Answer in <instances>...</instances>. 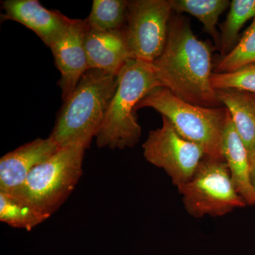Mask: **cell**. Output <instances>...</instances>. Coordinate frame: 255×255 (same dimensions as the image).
I'll use <instances>...</instances> for the list:
<instances>
[{
	"label": "cell",
	"mask_w": 255,
	"mask_h": 255,
	"mask_svg": "<svg viewBox=\"0 0 255 255\" xmlns=\"http://www.w3.org/2000/svg\"><path fill=\"white\" fill-rule=\"evenodd\" d=\"M161 87L192 105L219 108L211 85V50L194 35L185 18L172 16L163 52L152 63Z\"/></svg>",
	"instance_id": "cell-1"
},
{
	"label": "cell",
	"mask_w": 255,
	"mask_h": 255,
	"mask_svg": "<svg viewBox=\"0 0 255 255\" xmlns=\"http://www.w3.org/2000/svg\"><path fill=\"white\" fill-rule=\"evenodd\" d=\"M118 87V76L90 69L64 101L50 136L60 147L82 143L90 147L105 119Z\"/></svg>",
	"instance_id": "cell-2"
},
{
	"label": "cell",
	"mask_w": 255,
	"mask_h": 255,
	"mask_svg": "<svg viewBox=\"0 0 255 255\" xmlns=\"http://www.w3.org/2000/svg\"><path fill=\"white\" fill-rule=\"evenodd\" d=\"M161 87L151 63L130 59L118 75V87L96 135L99 147L124 150L134 147L141 137L135 108L152 89Z\"/></svg>",
	"instance_id": "cell-3"
},
{
	"label": "cell",
	"mask_w": 255,
	"mask_h": 255,
	"mask_svg": "<svg viewBox=\"0 0 255 255\" xmlns=\"http://www.w3.org/2000/svg\"><path fill=\"white\" fill-rule=\"evenodd\" d=\"M146 107L168 119L183 137L200 146L206 157L224 159L222 142L228 116L226 107L208 108L192 105L164 87L152 89L139 102L135 111Z\"/></svg>",
	"instance_id": "cell-4"
},
{
	"label": "cell",
	"mask_w": 255,
	"mask_h": 255,
	"mask_svg": "<svg viewBox=\"0 0 255 255\" xmlns=\"http://www.w3.org/2000/svg\"><path fill=\"white\" fill-rule=\"evenodd\" d=\"M87 148L82 143L60 147L32 169L22 187L10 195L29 203L50 217L67 200L80 180Z\"/></svg>",
	"instance_id": "cell-5"
},
{
	"label": "cell",
	"mask_w": 255,
	"mask_h": 255,
	"mask_svg": "<svg viewBox=\"0 0 255 255\" xmlns=\"http://www.w3.org/2000/svg\"><path fill=\"white\" fill-rule=\"evenodd\" d=\"M177 189L184 209L197 219L225 216L247 206L234 187L224 159L206 157L190 180Z\"/></svg>",
	"instance_id": "cell-6"
},
{
	"label": "cell",
	"mask_w": 255,
	"mask_h": 255,
	"mask_svg": "<svg viewBox=\"0 0 255 255\" xmlns=\"http://www.w3.org/2000/svg\"><path fill=\"white\" fill-rule=\"evenodd\" d=\"M172 11L170 0L128 1L122 32L133 59L152 63L162 54Z\"/></svg>",
	"instance_id": "cell-7"
},
{
	"label": "cell",
	"mask_w": 255,
	"mask_h": 255,
	"mask_svg": "<svg viewBox=\"0 0 255 255\" xmlns=\"http://www.w3.org/2000/svg\"><path fill=\"white\" fill-rule=\"evenodd\" d=\"M162 127L149 132L142 145L146 160L162 169L179 187L189 182L201 161L206 157L204 150L183 137L165 117Z\"/></svg>",
	"instance_id": "cell-8"
},
{
	"label": "cell",
	"mask_w": 255,
	"mask_h": 255,
	"mask_svg": "<svg viewBox=\"0 0 255 255\" xmlns=\"http://www.w3.org/2000/svg\"><path fill=\"white\" fill-rule=\"evenodd\" d=\"M87 19H73L68 28L50 47L55 65L59 70L62 99L73 93L82 76L90 70L85 48Z\"/></svg>",
	"instance_id": "cell-9"
},
{
	"label": "cell",
	"mask_w": 255,
	"mask_h": 255,
	"mask_svg": "<svg viewBox=\"0 0 255 255\" xmlns=\"http://www.w3.org/2000/svg\"><path fill=\"white\" fill-rule=\"evenodd\" d=\"M3 20L21 23L41 38L47 47L68 28L73 19L58 10L46 9L38 0H6L1 2Z\"/></svg>",
	"instance_id": "cell-10"
},
{
	"label": "cell",
	"mask_w": 255,
	"mask_h": 255,
	"mask_svg": "<svg viewBox=\"0 0 255 255\" xmlns=\"http://www.w3.org/2000/svg\"><path fill=\"white\" fill-rule=\"evenodd\" d=\"M59 148L50 137L37 138L2 156L0 159V192L11 194L17 191L32 169Z\"/></svg>",
	"instance_id": "cell-11"
},
{
	"label": "cell",
	"mask_w": 255,
	"mask_h": 255,
	"mask_svg": "<svg viewBox=\"0 0 255 255\" xmlns=\"http://www.w3.org/2000/svg\"><path fill=\"white\" fill-rule=\"evenodd\" d=\"M85 48L90 69L118 76L130 59H133L122 30L99 31L88 28Z\"/></svg>",
	"instance_id": "cell-12"
},
{
	"label": "cell",
	"mask_w": 255,
	"mask_h": 255,
	"mask_svg": "<svg viewBox=\"0 0 255 255\" xmlns=\"http://www.w3.org/2000/svg\"><path fill=\"white\" fill-rule=\"evenodd\" d=\"M222 153L238 194L247 205L255 206V191L251 182L249 155L228 110L223 135Z\"/></svg>",
	"instance_id": "cell-13"
},
{
	"label": "cell",
	"mask_w": 255,
	"mask_h": 255,
	"mask_svg": "<svg viewBox=\"0 0 255 255\" xmlns=\"http://www.w3.org/2000/svg\"><path fill=\"white\" fill-rule=\"evenodd\" d=\"M216 92L218 100L231 114L251 162L255 157V95L232 89Z\"/></svg>",
	"instance_id": "cell-14"
},
{
	"label": "cell",
	"mask_w": 255,
	"mask_h": 255,
	"mask_svg": "<svg viewBox=\"0 0 255 255\" xmlns=\"http://www.w3.org/2000/svg\"><path fill=\"white\" fill-rule=\"evenodd\" d=\"M172 10L177 14L188 13L204 25L206 33L212 37L216 46H221V36L216 26L220 16L229 7L228 0H170Z\"/></svg>",
	"instance_id": "cell-15"
},
{
	"label": "cell",
	"mask_w": 255,
	"mask_h": 255,
	"mask_svg": "<svg viewBox=\"0 0 255 255\" xmlns=\"http://www.w3.org/2000/svg\"><path fill=\"white\" fill-rule=\"evenodd\" d=\"M49 218L29 203L0 192V220L11 227L30 231Z\"/></svg>",
	"instance_id": "cell-16"
},
{
	"label": "cell",
	"mask_w": 255,
	"mask_h": 255,
	"mask_svg": "<svg viewBox=\"0 0 255 255\" xmlns=\"http://www.w3.org/2000/svg\"><path fill=\"white\" fill-rule=\"evenodd\" d=\"M127 0H94L87 18L89 28L99 31L122 30L128 9Z\"/></svg>",
	"instance_id": "cell-17"
},
{
	"label": "cell",
	"mask_w": 255,
	"mask_h": 255,
	"mask_svg": "<svg viewBox=\"0 0 255 255\" xmlns=\"http://www.w3.org/2000/svg\"><path fill=\"white\" fill-rule=\"evenodd\" d=\"M253 18H255V0L231 1L227 18L221 26L220 49L222 57L236 46L241 28Z\"/></svg>",
	"instance_id": "cell-18"
},
{
	"label": "cell",
	"mask_w": 255,
	"mask_h": 255,
	"mask_svg": "<svg viewBox=\"0 0 255 255\" xmlns=\"http://www.w3.org/2000/svg\"><path fill=\"white\" fill-rule=\"evenodd\" d=\"M255 63V18L241 40L227 55L222 57L216 65V73L236 71Z\"/></svg>",
	"instance_id": "cell-19"
},
{
	"label": "cell",
	"mask_w": 255,
	"mask_h": 255,
	"mask_svg": "<svg viewBox=\"0 0 255 255\" xmlns=\"http://www.w3.org/2000/svg\"><path fill=\"white\" fill-rule=\"evenodd\" d=\"M211 82L215 90L232 89L255 95V63L231 73H213Z\"/></svg>",
	"instance_id": "cell-20"
},
{
	"label": "cell",
	"mask_w": 255,
	"mask_h": 255,
	"mask_svg": "<svg viewBox=\"0 0 255 255\" xmlns=\"http://www.w3.org/2000/svg\"><path fill=\"white\" fill-rule=\"evenodd\" d=\"M251 177L252 184L255 191V157L251 162Z\"/></svg>",
	"instance_id": "cell-21"
},
{
	"label": "cell",
	"mask_w": 255,
	"mask_h": 255,
	"mask_svg": "<svg viewBox=\"0 0 255 255\" xmlns=\"http://www.w3.org/2000/svg\"></svg>",
	"instance_id": "cell-22"
}]
</instances>
